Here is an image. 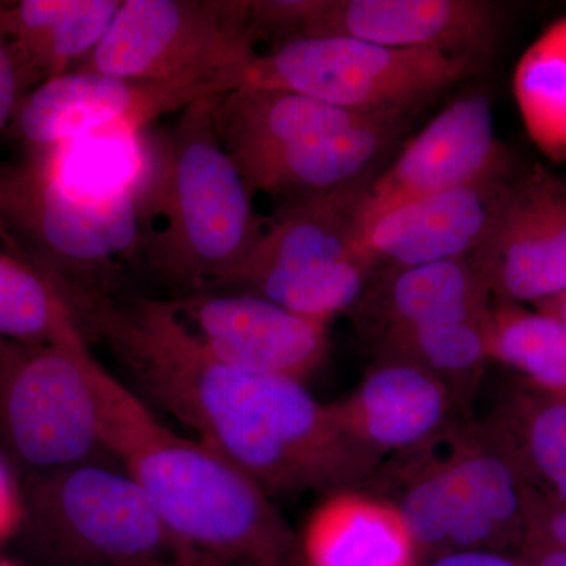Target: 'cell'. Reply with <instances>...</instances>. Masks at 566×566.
<instances>
[{"instance_id": "1", "label": "cell", "mask_w": 566, "mask_h": 566, "mask_svg": "<svg viewBox=\"0 0 566 566\" xmlns=\"http://www.w3.org/2000/svg\"><path fill=\"white\" fill-rule=\"evenodd\" d=\"M82 331L102 337L137 381L200 441L266 493H304L329 479L344 442L327 406L303 382L237 370L186 334L169 301L59 285Z\"/></svg>"}, {"instance_id": "2", "label": "cell", "mask_w": 566, "mask_h": 566, "mask_svg": "<svg viewBox=\"0 0 566 566\" xmlns=\"http://www.w3.org/2000/svg\"><path fill=\"white\" fill-rule=\"evenodd\" d=\"M99 441L203 566H292L294 536L252 476L202 441L181 438L92 353L85 359Z\"/></svg>"}, {"instance_id": "3", "label": "cell", "mask_w": 566, "mask_h": 566, "mask_svg": "<svg viewBox=\"0 0 566 566\" xmlns=\"http://www.w3.org/2000/svg\"><path fill=\"white\" fill-rule=\"evenodd\" d=\"M216 98L181 111L139 175L140 251L159 277L196 293L222 285L268 226L216 133Z\"/></svg>"}, {"instance_id": "4", "label": "cell", "mask_w": 566, "mask_h": 566, "mask_svg": "<svg viewBox=\"0 0 566 566\" xmlns=\"http://www.w3.org/2000/svg\"><path fill=\"white\" fill-rule=\"evenodd\" d=\"M365 486L400 512L422 564L457 551L520 549L535 488L494 419H457L424 444L387 458Z\"/></svg>"}, {"instance_id": "5", "label": "cell", "mask_w": 566, "mask_h": 566, "mask_svg": "<svg viewBox=\"0 0 566 566\" xmlns=\"http://www.w3.org/2000/svg\"><path fill=\"white\" fill-rule=\"evenodd\" d=\"M0 222L55 282L109 292L140 251L139 175L84 166L81 144L0 161Z\"/></svg>"}, {"instance_id": "6", "label": "cell", "mask_w": 566, "mask_h": 566, "mask_svg": "<svg viewBox=\"0 0 566 566\" xmlns=\"http://www.w3.org/2000/svg\"><path fill=\"white\" fill-rule=\"evenodd\" d=\"M406 120L252 85L214 102L216 133L249 191L289 202L370 185Z\"/></svg>"}, {"instance_id": "7", "label": "cell", "mask_w": 566, "mask_h": 566, "mask_svg": "<svg viewBox=\"0 0 566 566\" xmlns=\"http://www.w3.org/2000/svg\"><path fill=\"white\" fill-rule=\"evenodd\" d=\"M24 527L54 566H203L132 475L85 461L29 476Z\"/></svg>"}, {"instance_id": "8", "label": "cell", "mask_w": 566, "mask_h": 566, "mask_svg": "<svg viewBox=\"0 0 566 566\" xmlns=\"http://www.w3.org/2000/svg\"><path fill=\"white\" fill-rule=\"evenodd\" d=\"M368 186L289 202L222 285L322 324L353 311L378 271L360 244Z\"/></svg>"}, {"instance_id": "9", "label": "cell", "mask_w": 566, "mask_h": 566, "mask_svg": "<svg viewBox=\"0 0 566 566\" xmlns=\"http://www.w3.org/2000/svg\"><path fill=\"white\" fill-rule=\"evenodd\" d=\"M479 69L438 51L323 36L286 41L259 54L243 85L297 93L354 114L408 118Z\"/></svg>"}, {"instance_id": "10", "label": "cell", "mask_w": 566, "mask_h": 566, "mask_svg": "<svg viewBox=\"0 0 566 566\" xmlns=\"http://www.w3.org/2000/svg\"><path fill=\"white\" fill-rule=\"evenodd\" d=\"M251 0H125L74 71L123 80L216 81L233 91L259 57Z\"/></svg>"}, {"instance_id": "11", "label": "cell", "mask_w": 566, "mask_h": 566, "mask_svg": "<svg viewBox=\"0 0 566 566\" xmlns=\"http://www.w3.org/2000/svg\"><path fill=\"white\" fill-rule=\"evenodd\" d=\"M85 335L54 345L0 338V442L31 474L104 452Z\"/></svg>"}, {"instance_id": "12", "label": "cell", "mask_w": 566, "mask_h": 566, "mask_svg": "<svg viewBox=\"0 0 566 566\" xmlns=\"http://www.w3.org/2000/svg\"><path fill=\"white\" fill-rule=\"evenodd\" d=\"M256 39L348 36L438 51L482 65L497 46L502 9L483 0H251Z\"/></svg>"}, {"instance_id": "13", "label": "cell", "mask_w": 566, "mask_h": 566, "mask_svg": "<svg viewBox=\"0 0 566 566\" xmlns=\"http://www.w3.org/2000/svg\"><path fill=\"white\" fill-rule=\"evenodd\" d=\"M232 91L216 81H134L71 71L22 96L7 133L29 150L132 139L163 115Z\"/></svg>"}, {"instance_id": "14", "label": "cell", "mask_w": 566, "mask_h": 566, "mask_svg": "<svg viewBox=\"0 0 566 566\" xmlns=\"http://www.w3.org/2000/svg\"><path fill=\"white\" fill-rule=\"evenodd\" d=\"M495 304L542 303L566 290V178L521 167L469 256Z\"/></svg>"}, {"instance_id": "15", "label": "cell", "mask_w": 566, "mask_h": 566, "mask_svg": "<svg viewBox=\"0 0 566 566\" xmlns=\"http://www.w3.org/2000/svg\"><path fill=\"white\" fill-rule=\"evenodd\" d=\"M169 305L193 344L237 370L303 382L329 352L326 324L255 294L199 292Z\"/></svg>"}, {"instance_id": "16", "label": "cell", "mask_w": 566, "mask_h": 566, "mask_svg": "<svg viewBox=\"0 0 566 566\" xmlns=\"http://www.w3.org/2000/svg\"><path fill=\"white\" fill-rule=\"evenodd\" d=\"M515 163L495 136L493 106L485 93L460 96L370 182L360 205V234L395 208Z\"/></svg>"}, {"instance_id": "17", "label": "cell", "mask_w": 566, "mask_h": 566, "mask_svg": "<svg viewBox=\"0 0 566 566\" xmlns=\"http://www.w3.org/2000/svg\"><path fill=\"white\" fill-rule=\"evenodd\" d=\"M517 163L395 208L371 223L360 244L378 268L465 259L485 240Z\"/></svg>"}, {"instance_id": "18", "label": "cell", "mask_w": 566, "mask_h": 566, "mask_svg": "<svg viewBox=\"0 0 566 566\" xmlns=\"http://www.w3.org/2000/svg\"><path fill=\"white\" fill-rule=\"evenodd\" d=\"M327 406L349 439L382 460L416 449L464 419L442 382L398 360H376L348 397Z\"/></svg>"}, {"instance_id": "19", "label": "cell", "mask_w": 566, "mask_h": 566, "mask_svg": "<svg viewBox=\"0 0 566 566\" xmlns=\"http://www.w3.org/2000/svg\"><path fill=\"white\" fill-rule=\"evenodd\" d=\"M123 0L0 2V35L21 98L77 69L106 35Z\"/></svg>"}, {"instance_id": "20", "label": "cell", "mask_w": 566, "mask_h": 566, "mask_svg": "<svg viewBox=\"0 0 566 566\" xmlns=\"http://www.w3.org/2000/svg\"><path fill=\"white\" fill-rule=\"evenodd\" d=\"M491 293L469 256L406 268H378L356 322L371 338L491 311Z\"/></svg>"}, {"instance_id": "21", "label": "cell", "mask_w": 566, "mask_h": 566, "mask_svg": "<svg viewBox=\"0 0 566 566\" xmlns=\"http://www.w3.org/2000/svg\"><path fill=\"white\" fill-rule=\"evenodd\" d=\"M308 566H420L422 557L400 512L365 490L331 493L303 536Z\"/></svg>"}, {"instance_id": "22", "label": "cell", "mask_w": 566, "mask_h": 566, "mask_svg": "<svg viewBox=\"0 0 566 566\" xmlns=\"http://www.w3.org/2000/svg\"><path fill=\"white\" fill-rule=\"evenodd\" d=\"M490 314L491 311L379 335L375 338L378 360L411 364L433 376L452 395L458 412L469 419V406L490 360Z\"/></svg>"}, {"instance_id": "23", "label": "cell", "mask_w": 566, "mask_h": 566, "mask_svg": "<svg viewBox=\"0 0 566 566\" xmlns=\"http://www.w3.org/2000/svg\"><path fill=\"white\" fill-rule=\"evenodd\" d=\"M82 335L57 283L0 222V338L54 345Z\"/></svg>"}, {"instance_id": "24", "label": "cell", "mask_w": 566, "mask_h": 566, "mask_svg": "<svg viewBox=\"0 0 566 566\" xmlns=\"http://www.w3.org/2000/svg\"><path fill=\"white\" fill-rule=\"evenodd\" d=\"M532 485L566 505V398L520 387L495 412Z\"/></svg>"}, {"instance_id": "25", "label": "cell", "mask_w": 566, "mask_h": 566, "mask_svg": "<svg viewBox=\"0 0 566 566\" xmlns=\"http://www.w3.org/2000/svg\"><path fill=\"white\" fill-rule=\"evenodd\" d=\"M513 87L536 147L553 161H566V17L524 52Z\"/></svg>"}, {"instance_id": "26", "label": "cell", "mask_w": 566, "mask_h": 566, "mask_svg": "<svg viewBox=\"0 0 566 566\" xmlns=\"http://www.w3.org/2000/svg\"><path fill=\"white\" fill-rule=\"evenodd\" d=\"M490 360L526 376L527 385L566 398V326L523 305L494 304L488 318Z\"/></svg>"}, {"instance_id": "27", "label": "cell", "mask_w": 566, "mask_h": 566, "mask_svg": "<svg viewBox=\"0 0 566 566\" xmlns=\"http://www.w3.org/2000/svg\"><path fill=\"white\" fill-rule=\"evenodd\" d=\"M524 543L566 549V505L536 488L528 493Z\"/></svg>"}, {"instance_id": "28", "label": "cell", "mask_w": 566, "mask_h": 566, "mask_svg": "<svg viewBox=\"0 0 566 566\" xmlns=\"http://www.w3.org/2000/svg\"><path fill=\"white\" fill-rule=\"evenodd\" d=\"M24 520V501L7 464L0 460V542L13 535Z\"/></svg>"}, {"instance_id": "29", "label": "cell", "mask_w": 566, "mask_h": 566, "mask_svg": "<svg viewBox=\"0 0 566 566\" xmlns=\"http://www.w3.org/2000/svg\"><path fill=\"white\" fill-rule=\"evenodd\" d=\"M424 566H531L523 557L510 556L505 551L469 549L442 554L424 562Z\"/></svg>"}, {"instance_id": "30", "label": "cell", "mask_w": 566, "mask_h": 566, "mask_svg": "<svg viewBox=\"0 0 566 566\" xmlns=\"http://www.w3.org/2000/svg\"><path fill=\"white\" fill-rule=\"evenodd\" d=\"M21 99L17 73L11 63L9 51L0 35V134L9 132L18 103Z\"/></svg>"}, {"instance_id": "31", "label": "cell", "mask_w": 566, "mask_h": 566, "mask_svg": "<svg viewBox=\"0 0 566 566\" xmlns=\"http://www.w3.org/2000/svg\"><path fill=\"white\" fill-rule=\"evenodd\" d=\"M520 556L531 566H566V549L562 547L524 543Z\"/></svg>"}, {"instance_id": "32", "label": "cell", "mask_w": 566, "mask_h": 566, "mask_svg": "<svg viewBox=\"0 0 566 566\" xmlns=\"http://www.w3.org/2000/svg\"><path fill=\"white\" fill-rule=\"evenodd\" d=\"M534 307L539 314L551 316V318L557 319L566 326V290L556 294V296L547 297L542 303H536Z\"/></svg>"}, {"instance_id": "33", "label": "cell", "mask_w": 566, "mask_h": 566, "mask_svg": "<svg viewBox=\"0 0 566 566\" xmlns=\"http://www.w3.org/2000/svg\"><path fill=\"white\" fill-rule=\"evenodd\" d=\"M229 566H259V565L248 564V562H241V564H233V565H229Z\"/></svg>"}, {"instance_id": "34", "label": "cell", "mask_w": 566, "mask_h": 566, "mask_svg": "<svg viewBox=\"0 0 566 566\" xmlns=\"http://www.w3.org/2000/svg\"><path fill=\"white\" fill-rule=\"evenodd\" d=\"M0 566H13V565L6 564V562H0Z\"/></svg>"}]
</instances>
